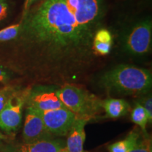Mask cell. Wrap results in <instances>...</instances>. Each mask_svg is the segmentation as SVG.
Masks as SVG:
<instances>
[{
    "mask_svg": "<svg viewBox=\"0 0 152 152\" xmlns=\"http://www.w3.org/2000/svg\"><path fill=\"white\" fill-rule=\"evenodd\" d=\"M38 112L42 118L47 129L52 135L66 136L77 119L75 114L66 107Z\"/></svg>",
    "mask_w": 152,
    "mask_h": 152,
    "instance_id": "8992f818",
    "label": "cell"
},
{
    "mask_svg": "<svg viewBox=\"0 0 152 152\" xmlns=\"http://www.w3.org/2000/svg\"><path fill=\"white\" fill-rule=\"evenodd\" d=\"M56 152H68V151H67V149H66V147H64L61 148L60 149H58Z\"/></svg>",
    "mask_w": 152,
    "mask_h": 152,
    "instance_id": "7402d4cb",
    "label": "cell"
},
{
    "mask_svg": "<svg viewBox=\"0 0 152 152\" xmlns=\"http://www.w3.org/2000/svg\"><path fill=\"white\" fill-rule=\"evenodd\" d=\"M23 139L24 143L53 139V135L47 129L39 112L30 106H28L26 111Z\"/></svg>",
    "mask_w": 152,
    "mask_h": 152,
    "instance_id": "52a82bcc",
    "label": "cell"
},
{
    "mask_svg": "<svg viewBox=\"0 0 152 152\" xmlns=\"http://www.w3.org/2000/svg\"><path fill=\"white\" fill-rule=\"evenodd\" d=\"M140 140V134L137 131H131L124 140L116 142L109 147L110 152H128Z\"/></svg>",
    "mask_w": 152,
    "mask_h": 152,
    "instance_id": "4fadbf2b",
    "label": "cell"
},
{
    "mask_svg": "<svg viewBox=\"0 0 152 152\" xmlns=\"http://www.w3.org/2000/svg\"><path fill=\"white\" fill-rule=\"evenodd\" d=\"M102 108L105 111L106 117L118 118L128 113L130 106L123 99L108 98L102 101Z\"/></svg>",
    "mask_w": 152,
    "mask_h": 152,
    "instance_id": "8fae6325",
    "label": "cell"
},
{
    "mask_svg": "<svg viewBox=\"0 0 152 152\" xmlns=\"http://www.w3.org/2000/svg\"><path fill=\"white\" fill-rule=\"evenodd\" d=\"M131 120L134 123L138 125L142 131L146 132L147 125L149 122V118L143 106L138 102H137L134 109L131 112Z\"/></svg>",
    "mask_w": 152,
    "mask_h": 152,
    "instance_id": "5bb4252c",
    "label": "cell"
},
{
    "mask_svg": "<svg viewBox=\"0 0 152 152\" xmlns=\"http://www.w3.org/2000/svg\"><path fill=\"white\" fill-rule=\"evenodd\" d=\"M21 29V23L11 25L10 26L0 30V42L13 41L18 37Z\"/></svg>",
    "mask_w": 152,
    "mask_h": 152,
    "instance_id": "9a60e30c",
    "label": "cell"
},
{
    "mask_svg": "<svg viewBox=\"0 0 152 152\" xmlns=\"http://www.w3.org/2000/svg\"><path fill=\"white\" fill-rule=\"evenodd\" d=\"M56 93L64 106L77 119L89 121L102 109V100L76 85L66 83L56 90Z\"/></svg>",
    "mask_w": 152,
    "mask_h": 152,
    "instance_id": "3957f363",
    "label": "cell"
},
{
    "mask_svg": "<svg viewBox=\"0 0 152 152\" xmlns=\"http://www.w3.org/2000/svg\"><path fill=\"white\" fill-rule=\"evenodd\" d=\"M138 103H140L143 106L147 112L148 118H149V122L151 123L152 122V98L151 95H148V96H144L138 100Z\"/></svg>",
    "mask_w": 152,
    "mask_h": 152,
    "instance_id": "ac0fdd59",
    "label": "cell"
},
{
    "mask_svg": "<svg viewBox=\"0 0 152 152\" xmlns=\"http://www.w3.org/2000/svg\"><path fill=\"white\" fill-rule=\"evenodd\" d=\"M5 139H7V137H6L4 134H3V133L0 131V140H5Z\"/></svg>",
    "mask_w": 152,
    "mask_h": 152,
    "instance_id": "603a6c76",
    "label": "cell"
},
{
    "mask_svg": "<svg viewBox=\"0 0 152 152\" xmlns=\"http://www.w3.org/2000/svg\"><path fill=\"white\" fill-rule=\"evenodd\" d=\"M152 23L146 18L136 23L124 38L123 45L128 53L135 56H144L151 50Z\"/></svg>",
    "mask_w": 152,
    "mask_h": 152,
    "instance_id": "277c9868",
    "label": "cell"
},
{
    "mask_svg": "<svg viewBox=\"0 0 152 152\" xmlns=\"http://www.w3.org/2000/svg\"><path fill=\"white\" fill-rule=\"evenodd\" d=\"M11 73L7 66L0 65V83H7L11 80Z\"/></svg>",
    "mask_w": 152,
    "mask_h": 152,
    "instance_id": "d6986e66",
    "label": "cell"
},
{
    "mask_svg": "<svg viewBox=\"0 0 152 152\" xmlns=\"http://www.w3.org/2000/svg\"><path fill=\"white\" fill-rule=\"evenodd\" d=\"M88 121L77 119L68 133L66 148L68 152H85L84 143L86 138L85 125Z\"/></svg>",
    "mask_w": 152,
    "mask_h": 152,
    "instance_id": "30bf717a",
    "label": "cell"
},
{
    "mask_svg": "<svg viewBox=\"0 0 152 152\" xmlns=\"http://www.w3.org/2000/svg\"><path fill=\"white\" fill-rule=\"evenodd\" d=\"M14 87H5L0 90V112L1 111L12 94L16 91Z\"/></svg>",
    "mask_w": 152,
    "mask_h": 152,
    "instance_id": "e0dca14e",
    "label": "cell"
},
{
    "mask_svg": "<svg viewBox=\"0 0 152 152\" xmlns=\"http://www.w3.org/2000/svg\"><path fill=\"white\" fill-rule=\"evenodd\" d=\"M128 152H152L151 140L149 137L139 140L137 143Z\"/></svg>",
    "mask_w": 152,
    "mask_h": 152,
    "instance_id": "2e32d148",
    "label": "cell"
},
{
    "mask_svg": "<svg viewBox=\"0 0 152 152\" xmlns=\"http://www.w3.org/2000/svg\"><path fill=\"white\" fill-rule=\"evenodd\" d=\"M38 1H39V0H25L24 4H23V9L21 20H22L26 16V15H27L28 13L29 12L30 9H31V7H33L36 2H37Z\"/></svg>",
    "mask_w": 152,
    "mask_h": 152,
    "instance_id": "ffe728a7",
    "label": "cell"
},
{
    "mask_svg": "<svg viewBox=\"0 0 152 152\" xmlns=\"http://www.w3.org/2000/svg\"><path fill=\"white\" fill-rule=\"evenodd\" d=\"M65 147L59 140H42L31 143H23L17 145L8 146L6 152H56L61 148Z\"/></svg>",
    "mask_w": 152,
    "mask_h": 152,
    "instance_id": "9c48e42d",
    "label": "cell"
},
{
    "mask_svg": "<svg viewBox=\"0 0 152 152\" xmlns=\"http://www.w3.org/2000/svg\"><path fill=\"white\" fill-rule=\"evenodd\" d=\"M113 37L109 30L102 28L96 32L93 41V49L97 56H106L111 50Z\"/></svg>",
    "mask_w": 152,
    "mask_h": 152,
    "instance_id": "7c38bea8",
    "label": "cell"
},
{
    "mask_svg": "<svg viewBox=\"0 0 152 152\" xmlns=\"http://www.w3.org/2000/svg\"><path fill=\"white\" fill-rule=\"evenodd\" d=\"M105 0H39L20 20L14 41L41 81L65 80L93 65L94 35L104 27Z\"/></svg>",
    "mask_w": 152,
    "mask_h": 152,
    "instance_id": "6da1fadb",
    "label": "cell"
},
{
    "mask_svg": "<svg viewBox=\"0 0 152 152\" xmlns=\"http://www.w3.org/2000/svg\"><path fill=\"white\" fill-rule=\"evenodd\" d=\"M100 84L109 93L146 94L151 89L152 74L150 70L122 64L106 71L101 77Z\"/></svg>",
    "mask_w": 152,
    "mask_h": 152,
    "instance_id": "7a4b0ae2",
    "label": "cell"
},
{
    "mask_svg": "<svg viewBox=\"0 0 152 152\" xmlns=\"http://www.w3.org/2000/svg\"><path fill=\"white\" fill-rule=\"evenodd\" d=\"M26 102H27L28 106L39 111H51L65 107L56 95V90L44 87L28 91Z\"/></svg>",
    "mask_w": 152,
    "mask_h": 152,
    "instance_id": "ba28073f",
    "label": "cell"
},
{
    "mask_svg": "<svg viewBox=\"0 0 152 152\" xmlns=\"http://www.w3.org/2000/svg\"><path fill=\"white\" fill-rule=\"evenodd\" d=\"M8 14V4L6 0H0V21L3 20Z\"/></svg>",
    "mask_w": 152,
    "mask_h": 152,
    "instance_id": "44dd1931",
    "label": "cell"
},
{
    "mask_svg": "<svg viewBox=\"0 0 152 152\" xmlns=\"http://www.w3.org/2000/svg\"><path fill=\"white\" fill-rule=\"evenodd\" d=\"M28 91L16 90L0 112V129L7 133L16 132L21 124L23 108Z\"/></svg>",
    "mask_w": 152,
    "mask_h": 152,
    "instance_id": "5b68a950",
    "label": "cell"
}]
</instances>
